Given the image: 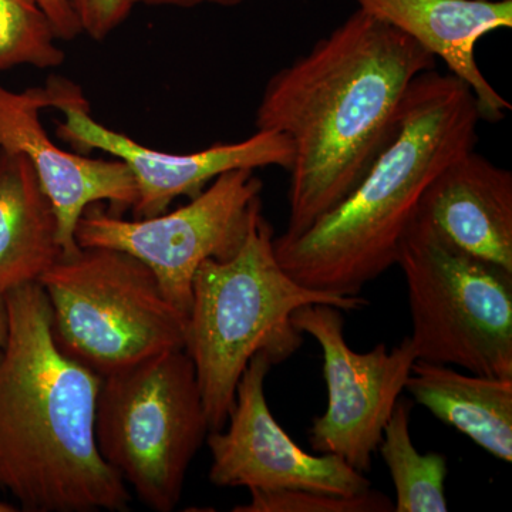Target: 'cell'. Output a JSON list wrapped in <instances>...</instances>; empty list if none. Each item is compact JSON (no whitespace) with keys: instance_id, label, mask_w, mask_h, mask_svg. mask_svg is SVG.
Wrapping results in <instances>:
<instances>
[{"instance_id":"obj_1","label":"cell","mask_w":512,"mask_h":512,"mask_svg":"<svg viewBox=\"0 0 512 512\" xmlns=\"http://www.w3.org/2000/svg\"><path fill=\"white\" fill-rule=\"evenodd\" d=\"M436 57L357 8L266 83L256 130L291 141L284 237L303 234L362 180L392 137L404 96Z\"/></svg>"},{"instance_id":"obj_2","label":"cell","mask_w":512,"mask_h":512,"mask_svg":"<svg viewBox=\"0 0 512 512\" xmlns=\"http://www.w3.org/2000/svg\"><path fill=\"white\" fill-rule=\"evenodd\" d=\"M0 348V490L29 512L127 511V484L101 457V376L57 348L39 282L5 293Z\"/></svg>"},{"instance_id":"obj_3","label":"cell","mask_w":512,"mask_h":512,"mask_svg":"<svg viewBox=\"0 0 512 512\" xmlns=\"http://www.w3.org/2000/svg\"><path fill=\"white\" fill-rule=\"evenodd\" d=\"M480 120L466 83L436 69L421 73L404 96L392 137L356 187L303 234L274 238L279 264L306 288L359 296L396 265L424 192L476 148Z\"/></svg>"},{"instance_id":"obj_4","label":"cell","mask_w":512,"mask_h":512,"mask_svg":"<svg viewBox=\"0 0 512 512\" xmlns=\"http://www.w3.org/2000/svg\"><path fill=\"white\" fill-rule=\"evenodd\" d=\"M274 238L259 212L237 254L202 262L192 282L184 350L194 363L210 431L227 424L239 379L256 353L276 365L301 348L293 312L308 305L343 312L369 305L360 295H333L296 282L276 259Z\"/></svg>"},{"instance_id":"obj_5","label":"cell","mask_w":512,"mask_h":512,"mask_svg":"<svg viewBox=\"0 0 512 512\" xmlns=\"http://www.w3.org/2000/svg\"><path fill=\"white\" fill-rule=\"evenodd\" d=\"M39 284L57 348L101 377L185 348L187 313L127 252L80 248L47 269Z\"/></svg>"},{"instance_id":"obj_6","label":"cell","mask_w":512,"mask_h":512,"mask_svg":"<svg viewBox=\"0 0 512 512\" xmlns=\"http://www.w3.org/2000/svg\"><path fill=\"white\" fill-rule=\"evenodd\" d=\"M417 359L512 379V271L456 247L423 215L397 252Z\"/></svg>"},{"instance_id":"obj_7","label":"cell","mask_w":512,"mask_h":512,"mask_svg":"<svg viewBox=\"0 0 512 512\" xmlns=\"http://www.w3.org/2000/svg\"><path fill=\"white\" fill-rule=\"evenodd\" d=\"M94 430L101 457L141 503L175 510L210 433L188 353L170 350L101 377Z\"/></svg>"},{"instance_id":"obj_8","label":"cell","mask_w":512,"mask_h":512,"mask_svg":"<svg viewBox=\"0 0 512 512\" xmlns=\"http://www.w3.org/2000/svg\"><path fill=\"white\" fill-rule=\"evenodd\" d=\"M262 187L255 170H232L188 204L154 217L124 220L94 204L77 224L76 242L80 248L119 249L140 259L168 301L188 315L198 268L207 259L224 261L237 254L262 212Z\"/></svg>"},{"instance_id":"obj_9","label":"cell","mask_w":512,"mask_h":512,"mask_svg":"<svg viewBox=\"0 0 512 512\" xmlns=\"http://www.w3.org/2000/svg\"><path fill=\"white\" fill-rule=\"evenodd\" d=\"M342 313L335 306L308 305L291 318L298 332L319 343L328 386V409L313 419L309 444L366 474L417 353L410 336L392 350L380 343L370 352H355L346 342Z\"/></svg>"},{"instance_id":"obj_10","label":"cell","mask_w":512,"mask_h":512,"mask_svg":"<svg viewBox=\"0 0 512 512\" xmlns=\"http://www.w3.org/2000/svg\"><path fill=\"white\" fill-rule=\"evenodd\" d=\"M274 365L256 353L239 379L235 403L224 429L210 431V481L215 487L249 491L309 490L357 495L372 488L369 478L333 454L303 450L275 420L265 396Z\"/></svg>"},{"instance_id":"obj_11","label":"cell","mask_w":512,"mask_h":512,"mask_svg":"<svg viewBox=\"0 0 512 512\" xmlns=\"http://www.w3.org/2000/svg\"><path fill=\"white\" fill-rule=\"evenodd\" d=\"M87 100L72 80L52 76L46 86L13 92L0 83V148L23 154L55 208L63 256L76 254V228L87 208L107 202L110 214L131 210L137 200L133 174L119 158H90L50 140L43 110Z\"/></svg>"},{"instance_id":"obj_12","label":"cell","mask_w":512,"mask_h":512,"mask_svg":"<svg viewBox=\"0 0 512 512\" xmlns=\"http://www.w3.org/2000/svg\"><path fill=\"white\" fill-rule=\"evenodd\" d=\"M56 110L64 116L56 124L59 140L77 153L103 151L127 165L137 187V200L131 208L133 218L161 214L180 197L191 200L228 171L265 167L288 171L292 165L291 141L276 131L256 130L237 143H218L194 153H167L93 119L89 100L60 104Z\"/></svg>"},{"instance_id":"obj_13","label":"cell","mask_w":512,"mask_h":512,"mask_svg":"<svg viewBox=\"0 0 512 512\" xmlns=\"http://www.w3.org/2000/svg\"><path fill=\"white\" fill-rule=\"evenodd\" d=\"M357 8L384 20L439 57L448 73L470 87L481 120L498 123L512 110L477 63V43L512 28V0H356Z\"/></svg>"},{"instance_id":"obj_14","label":"cell","mask_w":512,"mask_h":512,"mask_svg":"<svg viewBox=\"0 0 512 512\" xmlns=\"http://www.w3.org/2000/svg\"><path fill=\"white\" fill-rule=\"evenodd\" d=\"M456 247L512 271V174L474 150L447 165L419 211Z\"/></svg>"},{"instance_id":"obj_15","label":"cell","mask_w":512,"mask_h":512,"mask_svg":"<svg viewBox=\"0 0 512 512\" xmlns=\"http://www.w3.org/2000/svg\"><path fill=\"white\" fill-rule=\"evenodd\" d=\"M60 258L55 208L32 164L0 148V293L39 282Z\"/></svg>"},{"instance_id":"obj_16","label":"cell","mask_w":512,"mask_h":512,"mask_svg":"<svg viewBox=\"0 0 512 512\" xmlns=\"http://www.w3.org/2000/svg\"><path fill=\"white\" fill-rule=\"evenodd\" d=\"M406 390L436 419L463 433L491 456L512 461V379L466 375L417 359Z\"/></svg>"},{"instance_id":"obj_17","label":"cell","mask_w":512,"mask_h":512,"mask_svg":"<svg viewBox=\"0 0 512 512\" xmlns=\"http://www.w3.org/2000/svg\"><path fill=\"white\" fill-rule=\"evenodd\" d=\"M410 412L409 400H397L377 447L396 491L394 512H446L447 458L440 453L420 454L414 447Z\"/></svg>"},{"instance_id":"obj_18","label":"cell","mask_w":512,"mask_h":512,"mask_svg":"<svg viewBox=\"0 0 512 512\" xmlns=\"http://www.w3.org/2000/svg\"><path fill=\"white\" fill-rule=\"evenodd\" d=\"M37 0H0V73L20 66L56 69L66 55Z\"/></svg>"},{"instance_id":"obj_19","label":"cell","mask_w":512,"mask_h":512,"mask_svg":"<svg viewBox=\"0 0 512 512\" xmlns=\"http://www.w3.org/2000/svg\"><path fill=\"white\" fill-rule=\"evenodd\" d=\"M247 504L234 512H392L394 504L387 495L370 488L366 493L339 495L309 490L249 491Z\"/></svg>"},{"instance_id":"obj_20","label":"cell","mask_w":512,"mask_h":512,"mask_svg":"<svg viewBox=\"0 0 512 512\" xmlns=\"http://www.w3.org/2000/svg\"><path fill=\"white\" fill-rule=\"evenodd\" d=\"M83 35L101 42L123 25L134 5L130 0H66Z\"/></svg>"},{"instance_id":"obj_21","label":"cell","mask_w":512,"mask_h":512,"mask_svg":"<svg viewBox=\"0 0 512 512\" xmlns=\"http://www.w3.org/2000/svg\"><path fill=\"white\" fill-rule=\"evenodd\" d=\"M45 10L47 18L52 22L53 29H55L59 40L77 39L83 35L82 28L74 16L73 10L67 5L66 0H37Z\"/></svg>"},{"instance_id":"obj_22","label":"cell","mask_w":512,"mask_h":512,"mask_svg":"<svg viewBox=\"0 0 512 512\" xmlns=\"http://www.w3.org/2000/svg\"><path fill=\"white\" fill-rule=\"evenodd\" d=\"M134 6H174V8H194L200 5L237 6L245 0H130Z\"/></svg>"},{"instance_id":"obj_23","label":"cell","mask_w":512,"mask_h":512,"mask_svg":"<svg viewBox=\"0 0 512 512\" xmlns=\"http://www.w3.org/2000/svg\"><path fill=\"white\" fill-rule=\"evenodd\" d=\"M9 335V313L6 306L5 295L0 293V348L5 346Z\"/></svg>"},{"instance_id":"obj_24","label":"cell","mask_w":512,"mask_h":512,"mask_svg":"<svg viewBox=\"0 0 512 512\" xmlns=\"http://www.w3.org/2000/svg\"><path fill=\"white\" fill-rule=\"evenodd\" d=\"M18 511V508L15 505L5 503V501H0V512H13Z\"/></svg>"}]
</instances>
